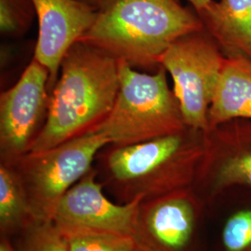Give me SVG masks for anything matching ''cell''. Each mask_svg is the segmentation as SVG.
Segmentation results:
<instances>
[{
    "mask_svg": "<svg viewBox=\"0 0 251 251\" xmlns=\"http://www.w3.org/2000/svg\"><path fill=\"white\" fill-rule=\"evenodd\" d=\"M225 59L205 28L181 36L159 58L170 74L186 126L207 133L208 110Z\"/></svg>",
    "mask_w": 251,
    "mask_h": 251,
    "instance_id": "cell-5",
    "label": "cell"
},
{
    "mask_svg": "<svg viewBox=\"0 0 251 251\" xmlns=\"http://www.w3.org/2000/svg\"><path fill=\"white\" fill-rule=\"evenodd\" d=\"M0 251H16L9 243L4 241V242L1 243L0 245Z\"/></svg>",
    "mask_w": 251,
    "mask_h": 251,
    "instance_id": "cell-21",
    "label": "cell"
},
{
    "mask_svg": "<svg viewBox=\"0 0 251 251\" xmlns=\"http://www.w3.org/2000/svg\"><path fill=\"white\" fill-rule=\"evenodd\" d=\"M203 29L198 13L177 0H116L99 12L80 41L136 70L154 72L162 54L174 41Z\"/></svg>",
    "mask_w": 251,
    "mask_h": 251,
    "instance_id": "cell-2",
    "label": "cell"
},
{
    "mask_svg": "<svg viewBox=\"0 0 251 251\" xmlns=\"http://www.w3.org/2000/svg\"><path fill=\"white\" fill-rule=\"evenodd\" d=\"M223 243L226 251H248L251 248V209L231 216L224 227Z\"/></svg>",
    "mask_w": 251,
    "mask_h": 251,
    "instance_id": "cell-18",
    "label": "cell"
},
{
    "mask_svg": "<svg viewBox=\"0 0 251 251\" xmlns=\"http://www.w3.org/2000/svg\"><path fill=\"white\" fill-rule=\"evenodd\" d=\"M93 170L64 194L54 206L50 218L62 230L86 229L133 235L136 232L140 203L139 195L126 205L108 199Z\"/></svg>",
    "mask_w": 251,
    "mask_h": 251,
    "instance_id": "cell-8",
    "label": "cell"
},
{
    "mask_svg": "<svg viewBox=\"0 0 251 251\" xmlns=\"http://www.w3.org/2000/svg\"><path fill=\"white\" fill-rule=\"evenodd\" d=\"M118 90L119 60L94 46L75 43L63 58L45 126L28 152L94 132L112 112Z\"/></svg>",
    "mask_w": 251,
    "mask_h": 251,
    "instance_id": "cell-1",
    "label": "cell"
},
{
    "mask_svg": "<svg viewBox=\"0 0 251 251\" xmlns=\"http://www.w3.org/2000/svg\"><path fill=\"white\" fill-rule=\"evenodd\" d=\"M197 13L206 10L213 0H187Z\"/></svg>",
    "mask_w": 251,
    "mask_h": 251,
    "instance_id": "cell-20",
    "label": "cell"
},
{
    "mask_svg": "<svg viewBox=\"0 0 251 251\" xmlns=\"http://www.w3.org/2000/svg\"><path fill=\"white\" fill-rule=\"evenodd\" d=\"M23 251H70L62 231L50 219L34 225L27 233Z\"/></svg>",
    "mask_w": 251,
    "mask_h": 251,
    "instance_id": "cell-16",
    "label": "cell"
},
{
    "mask_svg": "<svg viewBox=\"0 0 251 251\" xmlns=\"http://www.w3.org/2000/svg\"><path fill=\"white\" fill-rule=\"evenodd\" d=\"M76 1L89 6L98 12H101L107 9L112 4L116 2V0H76Z\"/></svg>",
    "mask_w": 251,
    "mask_h": 251,
    "instance_id": "cell-19",
    "label": "cell"
},
{
    "mask_svg": "<svg viewBox=\"0 0 251 251\" xmlns=\"http://www.w3.org/2000/svg\"><path fill=\"white\" fill-rule=\"evenodd\" d=\"M251 251V249H250V250H249V251Z\"/></svg>",
    "mask_w": 251,
    "mask_h": 251,
    "instance_id": "cell-22",
    "label": "cell"
},
{
    "mask_svg": "<svg viewBox=\"0 0 251 251\" xmlns=\"http://www.w3.org/2000/svg\"><path fill=\"white\" fill-rule=\"evenodd\" d=\"M36 19L33 0H0V31L3 36H25Z\"/></svg>",
    "mask_w": 251,
    "mask_h": 251,
    "instance_id": "cell-15",
    "label": "cell"
},
{
    "mask_svg": "<svg viewBox=\"0 0 251 251\" xmlns=\"http://www.w3.org/2000/svg\"><path fill=\"white\" fill-rule=\"evenodd\" d=\"M38 35L34 59L50 75V93L64 56L94 25L99 12L76 0H33Z\"/></svg>",
    "mask_w": 251,
    "mask_h": 251,
    "instance_id": "cell-9",
    "label": "cell"
},
{
    "mask_svg": "<svg viewBox=\"0 0 251 251\" xmlns=\"http://www.w3.org/2000/svg\"><path fill=\"white\" fill-rule=\"evenodd\" d=\"M107 145L103 135L91 132L43 152H27L11 165L42 219L50 218L58 201L91 171L96 154Z\"/></svg>",
    "mask_w": 251,
    "mask_h": 251,
    "instance_id": "cell-6",
    "label": "cell"
},
{
    "mask_svg": "<svg viewBox=\"0 0 251 251\" xmlns=\"http://www.w3.org/2000/svg\"><path fill=\"white\" fill-rule=\"evenodd\" d=\"M138 251V250H137V251Z\"/></svg>",
    "mask_w": 251,
    "mask_h": 251,
    "instance_id": "cell-23",
    "label": "cell"
},
{
    "mask_svg": "<svg viewBox=\"0 0 251 251\" xmlns=\"http://www.w3.org/2000/svg\"><path fill=\"white\" fill-rule=\"evenodd\" d=\"M60 230L70 251H137L136 240L131 234L86 229Z\"/></svg>",
    "mask_w": 251,
    "mask_h": 251,
    "instance_id": "cell-14",
    "label": "cell"
},
{
    "mask_svg": "<svg viewBox=\"0 0 251 251\" xmlns=\"http://www.w3.org/2000/svg\"><path fill=\"white\" fill-rule=\"evenodd\" d=\"M167 74L161 65L153 73H144L119 61L116 102L94 132L103 135L110 145L125 146L186 130L188 126Z\"/></svg>",
    "mask_w": 251,
    "mask_h": 251,
    "instance_id": "cell-3",
    "label": "cell"
},
{
    "mask_svg": "<svg viewBox=\"0 0 251 251\" xmlns=\"http://www.w3.org/2000/svg\"><path fill=\"white\" fill-rule=\"evenodd\" d=\"M188 127L183 132L140 144L116 146L103 162L111 180L135 197L181 183L191 177L203 154L198 135Z\"/></svg>",
    "mask_w": 251,
    "mask_h": 251,
    "instance_id": "cell-4",
    "label": "cell"
},
{
    "mask_svg": "<svg viewBox=\"0 0 251 251\" xmlns=\"http://www.w3.org/2000/svg\"><path fill=\"white\" fill-rule=\"evenodd\" d=\"M50 75L33 58L19 80L0 96V147L4 164L28 152L48 118Z\"/></svg>",
    "mask_w": 251,
    "mask_h": 251,
    "instance_id": "cell-7",
    "label": "cell"
},
{
    "mask_svg": "<svg viewBox=\"0 0 251 251\" xmlns=\"http://www.w3.org/2000/svg\"><path fill=\"white\" fill-rule=\"evenodd\" d=\"M234 118L251 119V61L241 56L225 59L208 110L209 131Z\"/></svg>",
    "mask_w": 251,
    "mask_h": 251,
    "instance_id": "cell-11",
    "label": "cell"
},
{
    "mask_svg": "<svg viewBox=\"0 0 251 251\" xmlns=\"http://www.w3.org/2000/svg\"><path fill=\"white\" fill-rule=\"evenodd\" d=\"M146 225L152 237L171 250H180L189 242L195 225L194 208L184 198L166 199L150 209Z\"/></svg>",
    "mask_w": 251,
    "mask_h": 251,
    "instance_id": "cell-12",
    "label": "cell"
},
{
    "mask_svg": "<svg viewBox=\"0 0 251 251\" xmlns=\"http://www.w3.org/2000/svg\"><path fill=\"white\" fill-rule=\"evenodd\" d=\"M27 193L13 166L0 167V223L2 228L18 225L28 214Z\"/></svg>",
    "mask_w": 251,
    "mask_h": 251,
    "instance_id": "cell-13",
    "label": "cell"
},
{
    "mask_svg": "<svg viewBox=\"0 0 251 251\" xmlns=\"http://www.w3.org/2000/svg\"><path fill=\"white\" fill-rule=\"evenodd\" d=\"M198 16L226 57L251 61V0H213Z\"/></svg>",
    "mask_w": 251,
    "mask_h": 251,
    "instance_id": "cell-10",
    "label": "cell"
},
{
    "mask_svg": "<svg viewBox=\"0 0 251 251\" xmlns=\"http://www.w3.org/2000/svg\"><path fill=\"white\" fill-rule=\"evenodd\" d=\"M214 183L217 188L237 184L251 187V151L237 153L223 162L216 172Z\"/></svg>",
    "mask_w": 251,
    "mask_h": 251,
    "instance_id": "cell-17",
    "label": "cell"
}]
</instances>
